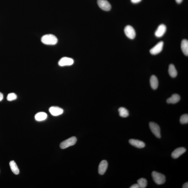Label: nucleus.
I'll return each mask as SVG.
<instances>
[{
    "instance_id": "393cba45",
    "label": "nucleus",
    "mask_w": 188,
    "mask_h": 188,
    "mask_svg": "<svg viewBox=\"0 0 188 188\" xmlns=\"http://www.w3.org/2000/svg\"><path fill=\"white\" fill-rule=\"evenodd\" d=\"M130 188H139V187L138 184H135L134 185L131 186Z\"/></svg>"
},
{
    "instance_id": "f3484780",
    "label": "nucleus",
    "mask_w": 188,
    "mask_h": 188,
    "mask_svg": "<svg viewBox=\"0 0 188 188\" xmlns=\"http://www.w3.org/2000/svg\"><path fill=\"white\" fill-rule=\"evenodd\" d=\"M10 166L12 171L15 175H18L19 170L16 163L14 161H11L10 162Z\"/></svg>"
},
{
    "instance_id": "39448f33",
    "label": "nucleus",
    "mask_w": 188,
    "mask_h": 188,
    "mask_svg": "<svg viewBox=\"0 0 188 188\" xmlns=\"http://www.w3.org/2000/svg\"><path fill=\"white\" fill-rule=\"evenodd\" d=\"M124 31L126 36L130 39L133 40L136 37V31L132 26L130 25L126 26L125 28Z\"/></svg>"
},
{
    "instance_id": "6e6552de",
    "label": "nucleus",
    "mask_w": 188,
    "mask_h": 188,
    "mask_svg": "<svg viewBox=\"0 0 188 188\" xmlns=\"http://www.w3.org/2000/svg\"><path fill=\"white\" fill-rule=\"evenodd\" d=\"M74 62L73 60L71 58L63 57L59 60L58 64L60 66L63 67L72 65Z\"/></svg>"
},
{
    "instance_id": "a211bd4d",
    "label": "nucleus",
    "mask_w": 188,
    "mask_h": 188,
    "mask_svg": "<svg viewBox=\"0 0 188 188\" xmlns=\"http://www.w3.org/2000/svg\"><path fill=\"white\" fill-rule=\"evenodd\" d=\"M168 72L169 75L172 77L174 78L176 77L177 75V71L173 65L170 64V65L169 67Z\"/></svg>"
},
{
    "instance_id": "a878e982",
    "label": "nucleus",
    "mask_w": 188,
    "mask_h": 188,
    "mask_svg": "<svg viewBox=\"0 0 188 188\" xmlns=\"http://www.w3.org/2000/svg\"><path fill=\"white\" fill-rule=\"evenodd\" d=\"M182 188H188V182H186L184 184L183 186H182Z\"/></svg>"
},
{
    "instance_id": "aec40b11",
    "label": "nucleus",
    "mask_w": 188,
    "mask_h": 188,
    "mask_svg": "<svg viewBox=\"0 0 188 188\" xmlns=\"http://www.w3.org/2000/svg\"><path fill=\"white\" fill-rule=\"evenodd\" d=\"M118 111L119 115L121 117H128L129 115V111L126 108H119Z\"/></svg>"
},
{
    "instance_id": "4be33fe9",
    "label": "nucleus",
    "mask_w": 188,
    "mask_h": 188,
    "mask_svg": "<svg viewBox=\"0 0 188 188\" xmlns=\"http://www.w3.org/2000/svg\"><path fill=\"white\" fill-rule=\"evenodd\" d=\"M180 122L182 124H185L188 123V115L187 114H185L182 115L180 117Z\"/></svg>"
},
{
    "instance_id": "2eb2a0df",
    "label": "nucleus",
    "mask_w": 188,
    "mask_h": 188,
    "mask_svg": "<svg viewBox=\"0 0 188 188\" xmlns=\"http://www.w3.org/2000/svg\"><path fill=\"white\" fill-rule=\"evenodd\" d=\"M150 84L151 87L154 89H157L159 85V81L155 76L153 75L150 78Z\"/></svg>"
},
{
    "instance_id": "4468645a",
    "label": "nucleus",
    "mask_w": 188,
    "mask_h": 188,
    "mask_svg": "<svg viewBox=\"0 0 188 188\" xmlns=\"http://www.w3.org/2000/svg\"><path fill=\"white\" fill-rule=\"evenodd\" d=\"M180 97L179 95L177 94H174L167 100V103H168L175 104V103L178 102L180 101Z\"/></svg>"
},
{
    "instance_id": "ddd939ff",
    "label": "nucleus",
    "mask_w": 188,
    "mask_h": 188,
    "mask_svg": "<svg viewBox=\"0 0 188 188\" xmlns=\"http://www.w3.org/2000/svg\"><path fill=\"white\" fill-rule=\"evenodd\" d=\"M129 143L133 146L138 148H143L145 146V144L144 142L138 140L131 139L129 140Z\"/></svg>"
},
{
    "instance_id": "412c9836",
    "label": "nucleus",
    "mask_w": 188,
    "mask_h": 188,
    "mask_svg": "<svg viewBox=\"0 0 188 188\" xmlns=\"http://www.w3.org/2000/svg\"><path fill=\"white\" fill-rule=\"evenodd\" d=\"M137 183L140 188H146L147 185V180L146 179L144 178H141L138 180Z\"/></svg>"
},
{
    "instance_id": "f03ea898",
    "label": "nucleus",
    "mask_w": 188,
    "mask_h": 188,
    "mask_svg": "<svg viewBox=\"0 0 188 188\" xmlns=\"http://www.w3.org/2000/svg\"><path fill=\"white\" fill-rule=\"evenodd\" d=\"M152 175L155 182L158 185H161L166 182V177L162 174L156 171H153Z\"/></svg>"
},
{
    "instance_id": "6ab92c4d",
    "label": "nucleus",
    "mask_w": 188,
    "mask_h": 188,
    "mask_svg": "<svg viewBox=\"0 0 188 188\" xmlns=\"http://www.w3.org/2000/svg\"><path fill=\"white\" fill-rule=\"evenodd\" d=\"M47 116V114L44 112H40L36 114L35 116V119L38 121H43L46 119Z\"/></svg>"
},
{
    "instance_id": "cd10ccee",
    "label": "nucleus",
    "mask_w": 188,
    "mask_h": 188,
    "mask_svg": "<svg viewBox=\"0 0 188 188\" xmlns=\"http://www.w3.org/2000/svg\"><path fill=\"white\" fill-rule=\"evenodd\" d=\"M183 0H176V2L178 3H181Z\"/></svg>"
},
{
    "instance_id": "1a4fd4ad",
    "label": "nucleus",
    "mask_w": 188,
    "mask_h": 188,
    "mask_svg": "<svg viewBox=\"0 0 188 188\" xmlns=\"http://www.w3.org/2000/svg\"><path fill=\"white\" fill-rule=\"evenodd\" d=\"M166 30V26L164 24H161L158 27L155 33V35L157 37H162L164 35Z\"/></svg>"
},
{
    "instance_id": "f257e3e1",
    "label": "nucleus",
    "mask_w": 188,
    "mask_h": 188,
    "mask_svg": "<svg viewBox=\"0 0 188 188\" xmlns=\"http://www.w3.org/2000/svg\"><path fill=\"white\" fill-rule=\"evenodd\" d=\"M41 40L42 43L47 45H55L58 41L57 37L52 34L45 35L42 37Z\"/></svg>"
},
{
    "instance_id": "20e7f679",
    "label": "nucleus",
    "mask_w": 188,
    "mask_h": 188,
    "mask_svg": "<svg viewBox=\"0 0 188 188\" xmlns=\"http://www.w3.org/2000/svg\"><path fill=\"white\" fill-rule=\"evenodd\" d=\"M150 129L153 134L156 137L160 138H161L160 128L157 124L154 122H150L149 123Z\"/></svg>"
},
{
    "instance_id": "7ed1b4c3",
    "label": "nucleus",
    "mask_w": 188,
    "mask_h": 188,
    "mask_svg": "<svg viewBox=\"0 0 188 188\" xmlns=\"http://www.w3.org/2000/svg\"><path fill=\"white\" fill-rule=\"evenodd\" d=\"M77 138L75 137H72L63 141L60 144V146L61 148L64 149L74 145L77 142Z\"/></svg>"
},
{
    "instance_id": "0eeeda50",
    "label": "nucleus",
    "mask_w": 188,
    "mask_h": 188,
    "mask_svg": "<svg viewBox=\"0 0 188 188\" xmlns=\"http://www.w3.org/2000/svg\"><path fill=\"white\" fill-rule=\"evenodd\" d=\"M164 43L163 41H161L155 46L150 50V53L152 55H156L160 53L162 50Z\"/></svg>"
},
{
    "instance_id": "5701e85b",
    "label": "nucleus",
    "mask_w": 188,
    "mask_h": 188,
    "mask_svg": "<svg viewBox=\"0 0 188 188\" xmlns=\"http://www.w3.org/2000/svg\"><path fill=\"white\" fill-rule=\"evenodd\" d=\"M17 95L15 93H10L7 96V99L8 101H12L17 99Z\"/></svg>"
},
{
    "instance_id": "bb28decb",
    "label": "nucleus",
    "mask_w": 188,
    "mask_h": 188,
    "mask_svg": "<svg viewBox=\"0 0 188 188\" xmlns=\"http://www.w3.org/2000/svg\"><path fill=\"white\" fill-rule=\"evenodd\" d=\"M3 99V95L0 92V101H2Z\"/></svg>"
},
{
    "instance_id": "dca6fc26",
    "label": "nucleus",
    "mask_w": 188,
    "mask_h": 188,
    "mask_svg": "<svg viewBox=\"0 0 188 188\" xmlns=\"http://www.w3.org/2000/svg\"><path fill=\"white\" fill-rule=\"evenodd\" d=\"M182 50L183 53L186 56L188 55V41L187 40H182L181 45Z\"/></svg>"
},
{
    "instance_id": "9d476101",
    "label": "nucleus",
    "mask_w": 188,
    "mask_h": 188,
    "mask_svg": "<svg viewBox=\"0 0 188 188\" xmlns=\"http://www.w3.org/2000/svg\"><path fill=\"white\" fill-rule=\"evenodd\" d=\"M49 110L51 114L53 116H59L64 113V110L56 106L51 107Z\"/></svg>"
},
{
    "instance_id": "b1692460",
    "label": "nucleus",
    "mask_w": 188,
    "mask_h": 188,
    "mask_svg": "<svg viewBox=\"0 0 188 188\" xmlns=\"http://www.w3.org/2000/svg\"><path fill=\"white\" fill-rule=\"evenodd\" d=\"M142 1V0H131V2L133 3H137Z\"/></svg>"
},
{
    "instance_id": "9b49d317",
    "label": "nucleus",
    "mask_w": 188,
    "mask_h": 188,
    "mask_svg": "<svg viewBox=\"0 0 188 188\" xmlns=\"http://www.w3.org/2000/svg\"><path fill=\"white\" fill-rule=\"evenodd\" d=\"M108 166V162L103 160L100 163L98 167V173L101 175H103L106 171Z\"/></svg>"
},
{
    "instance_id": "423d86ee",
    "label": "nucleus",
    "mask_w": 188,
    "mask_h": 188,
    "mask_svg": "<svg viewBox=\"0 0 188 188\" xmlns=\"http://www.w3.org/2000/svg\"><path fill=\"white\" fill-rule=\"evenodd\" d=\"M98 6L102 10L105 11H109L111 9V5L107 0H98Z\"/></svg>"
},
{
    "instance_id": "f8f14e48",
    "label": "nucleus",
    "mask_w": 188,
    "mask_h": 188,
    "mask_svg": "<svg viewBox=\"0 0 188 188\" xmlns=\"http://www.w3.org/2000/svg\"><path fill=\"white\" fill-rule=\"evenodd\" d=\"M186 149L184 147H179L174 151L171 154L172 157L177 159L186 151Z\"/></svg>"
}]
</instances>
